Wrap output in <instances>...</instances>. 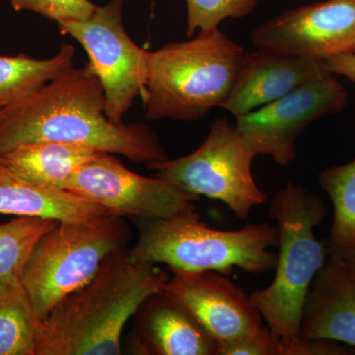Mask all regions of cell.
Masks as SVG:
<instances>
[{
	"instance_id": "1",
	"label": "cell",
	"mask_w": 355,
	"mask_h": 355,
	"mask_svg": "<svg viewBox=\"0 0 355 355\" xmlns=\"http://www.w3.org/2000/svg\"><path fill=\"white\" fill-rule=\"evenodd\" d=\"M104 88L90 65L71 69L25 101L2 109L0 155L37 142H62L133 162L167 160L157 135L144 125H123L105 113Z\"/></svg>"
},
{
	"instance_id": "2",
	"label": "cell",
	"mask_w": 355,
	"mask_h": 355,
	"mask_svg": "<svg viewBox=\"0 0 355 355\" xmlns=\"http://www.w3.org/2000/svg\"><path fill=\"white\" fill-rule=\"evenodd\" d=\"M170 277L154 263H135L125 248L110 254L87 284L42 320L36 355H116L128 320Z\"/></svg>"
},
{
	"instance_id": "3",
	"label": "cell",
	"mask_w": 355,
	"mask_h": 355,
	"mask_svg": "<svg viewBox=\"0 0 355 355\" xmlns=\"http://www.w3.org/2000/svg\"><path fill=\"white\" fill-rule=\"evenodd\" d=\"M221 30L147 51V120L198 121L226 102L245 55Z\"/></svg>"
},
{
	"instance_id": "4",
	"label": "cell",
	"mask_w": 355,
	"mask_h": 355,
	"mask_svg": "<svg viewBox=\"0 0 355 355\" xmlns=\"http://www.w3.org/2000/svg\"><path fill=\"white\" fill-rule=\"evenodd\" d=\"M327 212L321 198L294 184H287L270 202L268 214L279 229L275 275L270 286L250 298L268 328L286 343L298 340L311 284L327 263L328 247L314 233Z\"/></svg>"
},
{
	"instance_id": "5",
	"label": "cell",
	"mask_w": 355,
	"mask_h": 355,
	"mask_svg": "<svg viewBox=\"0 0 355 355\" xmlns=\"http://www.w3.org/2000/svg\"><path fill=\"white\" fill-rule=\"evenodd\" d=\"M139 239L128 257L135 263L169 266L173 272L214 270L230 275L234 268L252 275L275 270L279 229L248 224L239 230L210 228L198 214L169 219L137 218Z\"/></svg>"
},
{
	"instance_id": "6",
	"label": "cell",
	"mask_w": 355,
	"mask_h": 355,
	"mask_svg": "<svg viewBox=\"0 0 355 355\" xmlns=\"http://www.w3.org/2000/svg\"><path fill=\"white\" fill-rule=\"evenodd\" d=\"M121 217L58 221L42 236L20 279L41 321L60 300L87 284L110 254L123 248L128 232Z\"/></svg>"
},
{
	"instance_id": "7",
	"label": "cell",
	"mask_w": 355,
	"mask_h": 355,
	"mask_svg": "<svg viewBox=\"0 0 355 355\" xmlns=\"http://www.w3.org/2000/svg\"><path fill=\"white\" fill-rule=\"evenodd\" d=\"M254 155L227 119H216L197 150L175 160L147 164L162 178L189 193L225 203L245 220L254 207L268 202L252 174Z\"/></svg>"
},
{
	"instance_id": "8",
	"label": "cell",
	"mask_w": 355,
	"mask_h": 355,
	"mask_svg": "<svg viewBox=\"0 0 355 355\" xmlns=\"http://www.w3.org/2000/svg\"><path fill=\"white\" fill-rule=\"evenodd\" d=\"M123 6V0H110L85 19L58 22L60 32L87 51L89 65L104 88L105 113L114 123H121L135 98L144 95L146 83L147 51L125 32Z\"/></svg>"
},
{
	"instance_id": "9",
	"label": "cell",
	"mask_w": 355,
	"mask_h": 355,
	"mask_svg": "<svg viewBox=\"0 0 355 355\" xmlns=\"http://www.w3.org/2000/svg\"><path fill=\"white\" fill-rule=\"evenodd\" d=\"M347 94L330 70L291 93L236 118V132L250 151L280 166L293 162L296 140L313 121L340 113Z\"/></svg>"
},
{
	"instance_id": "10",
	"label": "cell",
	"mask_w": 355,
	"mask_h": 355,
	"mask_svg": "<svg viewBox=\"0 0 355 355\" xmlns=\"http://www.w3.org/2000/svg\"><path fill=\"white\" fill-rule=\"evenodd\" d=\"M65 191L103 205L118 216L169 219L197 214L200 196L162 179L127 169L111 153H99L81 165Z\"/></svg>"
},
{
	"instance_id": "11",
	"label": "cell",
	"mask_w": 355,
	"mask_h": 355,
	"mask_svg": "<svg viewBox=\"0 0 355 355\" xmlns=\"http://www.w3.org/2000/svg\"><path fill=\"white\" fill-rule=\"evenodd\" d=\"M259 50L326 60L355 53V0H326L291 9L257 27Z\"/></svg>"
},
{
	"instance_id": "12",
	"label": "cell",
	"mask_w": 355,
	"mask_h": 355,
	"mask_svg": "<svg viewBox=\"0 0 355 355\" xmlns=\"http://www.w3.org/2000/svg\"><path fill=\"white\" fill-rule=\"evenodd\" d=\"M164 292L190 311L218 343L247 338L263 326L250 296L220 272H174Z\"/></svg>"
},
{
	"instance_id": "13",
	"label": "cell",
	"mask_w": 355,
	"mask_h": 355,
	"mask_svg": "<svg viewBox=\"0 0 355 355\" xmlns=\"http://www.w3.org/2000/svg\"><path fill=\"white\" fill-rule=\"evenodd\" d=\"M329 71L326 62L259 50L245 53L222 108L235 118L284 97Z\"/></svg>"
},
{
	"instance_id": "14",
	"label": "cell",
	"mask_w": 355,
	"mask_h": 355,
	"mask_svg": "<svg viewBox=\"0 0 355 355\" xmlns=\"http://www.w3.org/2000/svg\"><path fill=\"white\" fill-rule=\"evenodd\" d=\"M299 338L355 347V282L343 261L330 260L311 284Z\"/></svg>"
},
{
	"instance_id": "15",
	"label": "cell",
	"mask_w": 355,
	"mask_h": 355,
	"mask_svg": "<svg viewBox=\"0 0 355 355\" xmlns=\"http://www.w3.org/2000/svg\"><path fill=\"white\" fill-rule=\"evenodd\" d=\"M139 312V354H218L216 338L190 311L164 291L147 299Z\"/></svg>"
},
{
	"instance_id": "16",
	"label": "cell",
	"mask_w": 355,
	"mask_h": 355,
	"mask_svg": "<svg viewBox=\"0 0 355 355\" xmlns=\"http://www.w3.org/2000/svg\"><path fill=\"white\" fill-rule=\"evenodd\" d=\"M0 214L81 222L116 214L71 191L30 183L3 168L0 171Z\"/></svg>"
},
{
	"instance_id": "17",
	"label": "cell",
	"mask_w": 355,
	"mask_h": 355,
	"mask_svg": "<svg viewBox=\"0 0 355 355\" xmlns=\"http://www.w3.org/2000/svg\"><path fill=\"white\" fill-rule=\"evenodd\" d=\"M88 147L62 142H37L2 154L3 167L16 176L39 186L64 190L74 172L97 155Z\"/></svg>"
},
{
	"instance_id": "18",
	"label": "cell",
	"mask_w": 355,
	"mask_h": 355,
	"mask_svg": "<svg viewBox=\"0 0 355 355\" xmlns=\"http://www.w3.org/2000/svg\"><path fill=\"white\" fill-rule=\"evenodd\" d=\"M319 182L334 207L329 257L343 261L355 250V159L324 170Z\"/></svg>"
},
{
	"instance_id": "19",
	"label": "cell",
	"mask_w": 355,
	"mask_h": 355,
	"mask_svg": "<svg viewBox=\"0 0 355 355\" xmlns=\"http://www.w3.org/2000/svg\"><path fill=\"white\" fill-rule=\"evenodd\" d=\"M40 323L21 282H0V355H36Z\"/></svg>"
},
{
	"instance_id": "20",
	"label": "cell",
	"mask_w": 355,
	"mask_h": 355,
	"mask_svg": "<svg viewBox=\"0 0 355 355\" xmlns=\"http://www.w3.org/2000/svg\"><path fill=\"white\" fill-rule=\"evenodd\" d=\"M58 220L37 216H16L0 224V282H21L33 249Z\"/></svg>"
},
{
	"instance_id": "21",
	"label": "cell",
	"mask_w": 355,
	"mask_h": 355,
	"mask_svg": "<svg viewBox=\"0 0 355 355\" xmlns=\"http://www.w3.org/2000/svg\"><path fill=\"white\" fill-rule=\"evenodd\" d=\"M257 4L258 0H187V36L191 38L197 30L218 29L228 18L245 17L253 12Z\"/></svg>"
},
{
	"instance_id": "22",
	"label": "cell",
	"mask_w": 355,
	"mask_h": 355,
	"mask_svg": "<svg viewBox=\"0 0 355 355\" xmlns=\"http://www.w3.org/2000/svg\"><path fill=\"white\" fill-rule=\"evenodd\" d=\"M9 2L16 11H32L57 23L85 19L97 7L90 0H9Z\"/></svg>"
},
{
	"instance_id": "23",
	"label": "cell",
	"mask_w": 355,
	"mask_h": 355,
	"mask_svg": "<svg viewBox=\"0 0 355 355\" xmlns=\"http://www.w3.org/2000/svg\"><path fill=\"white\" fill-rule=\"evenodd\" d=\"M282 343L268 327L261 326L247 338L219 343L217 355H280Z\"/></svg>"
},
{
	"instance_id": "24",
	"label": "cell",
	"mask_w": 355,
	"mask_h": 355,
	"mask_svg": "<svg viewBox=\"0 0 355 355\" xmlns=\"http://www.w3.org/2000/svg\"><path fill=\"white\" fill-rule=\"evenodd\" d=\"M324 62L331 73L345 77L355 84V53L330 58Z\"/></svg>"
},
{
	"instance_id": "25",
	"label": "cell",
	"mask_w": 355,
	"mask_h": 355,
	"mask_svg": "<svg viewBox=\"0 0 355 355\" xmlns=\"http://www.w3.org/2000/svg\"><path fill=\"white\" fill-rule=\"evenodd\" d=\"M343 261H345L347 268H349L350 275H352V279H354L355 282V250L352 253H350Z\"/></svg>"
},
{
	"instance_id": "26",
	"label": "cell",
	"mask_w": 355,
	"mask_h": 355,
	"mask_svg": "<svg viewBox=\"0 0 355 355\" xmlns=\"http://www.w3.org/2000/svg\"><path fill=\"white\" fill-rule=\"evenodd\" d=\"M1 121H2V110L0 109V123H1ZM3 164H2V161H1V155H0V171H1L2 169H3Z\"/></svg>"
}]
</instances>
